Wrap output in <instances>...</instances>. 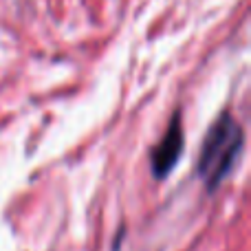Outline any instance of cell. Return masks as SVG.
I'll return each mask as SVG.
<instances>
[{
	"mask_svg": "<svg viewBox=\"0 0 251 251\" xmlns=\"http://www.w3.org/2000/svg\"><path fill=\"white\" fill-rule=\"evenodd\" d=\"M245 146V132L234 115L223 113L205 134L203 148H201L199 161H196V174L203 178L207 192H216L221 183L231 174L236 161Z\"/></svg>",
	"mask_w": 251,
	"mask_h": 251,
	"instance_id": "obj_1",
	"label": "cell"
},
{
	"mask_svg": "<svg viewBox=\"0 0 251 251\" xmlns=\"http://www.w3.org/2000/svg\"><path fill=\"white\" fill-rule=\"evenodd\" d=\"M183 146H185V132H183V119L181 113H174L172 122H170L168 130H165L163 139L152 148L150 154V170L154 178H165L170 176L174 168H176L178 159L183 154Z\"/></svg>",
	"mask_w": 251,
	"mask_h": 251,
	"instance_id": "obj_2",
	"label": "cell"
}]
</instances>
